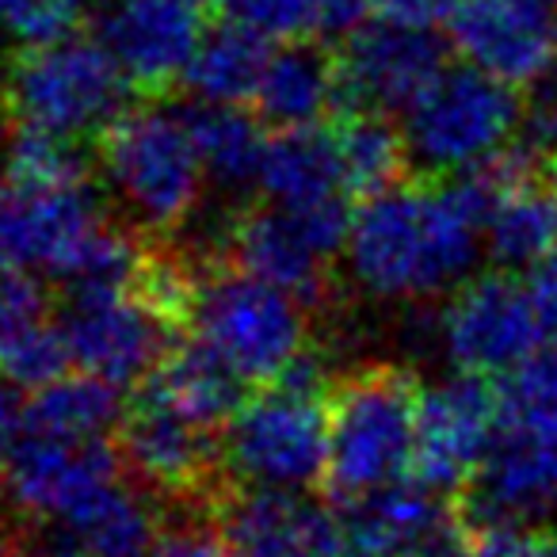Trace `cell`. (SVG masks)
I'll return each instance as SVG.
<instances>
[{
    "mask_svg": "<svg viewBox=\"0 0 557 557\" xmlns=\"http://www.w3.org/2000/svg\"><path fill=\"white\" fill-rule=\"evenodd\" d=\"M202 0H111L100 42L141 92H161L184 81L202 35Z\"/></svg>",
    "mask_w": 557,
    "mask_h": 557,
    "instance_id": "obj_15",
    "label": "cell"
},
{
    "mask_svg": "<svg viewBox=\"0 0 557 557\" xmlns=\"http://www.w3.org/2000/svg\"><path fill=\"white\" fill-rule=\"evenodd\" d=\"M119 455L134 470L141 485L172 496L180 504H218L222 493L225 455L214 435L172 409L164 397L141 386V394L126 405L119 424Z\"/></svg>",
    "mask_w": 557,
    "mask_h": 557,
    "instance_id": "obj_8",
    "label": "cell"
},
{
    "mask_svg": "<svg viewBox=\"0 0 557 557\" xmlns=\"http://www.w3.org/2000/svg\"><path fill=\"white\" fill-rule=\"evenodd\" d=\"M527 290H531L534 313H539L546 348L557 351V260H546L527 275Z\"/></svg>",
    "mask_w": 557,
    "mask_h": 557,
    "instance_id": "obj_37",
    "label": "cell"
},
{
    "mask_svg": "<svg viewBox=\"0 0 557 557\" xmlns=\"http://www.w3.org/2000/svg\"><path fill=\"white\" fill-rule=\"evenodd\" d=\"M485 245V195L470 176L397 184L356 210L348 268L379 298H432L462 287Z\"/></svg>",
    "mask_w": 557,
    "mask_h": 557,
    "instance_id": "obj_1",
    "label": "cell"
},
{
    "mask_svg": "<svg viewBox=\"0 0 557 557\" xmlns=\"http://www.w3.org/2000/svg\"><path fill=\"white\" fill-rule=\"evenodd\" d=\"M233 16L268 39L302 42L310 32H321L325 0H233Z\"/></svg>",
    "mask_w": 557,
    "mask_h": 557,
    "instance_id": "obj_33",
    "label": "cell"
},
{
    "mask_svg": "<svg viewBox=\"0 0 557 557\" xmlns=\"http://www.w3.org/2000/svg\"><path fill=\"white\" fill-rule=\"evenodd\" d=\"M222 531L237 557H336L344 527L302 493L252 488L218 504Z\"/></svg>",
    "mask_w": 557,
    "mask_h": 557,
    "instance_id": "obj_17",
    "label": "cell"
},
{
    "mask_svg": "<svg viewBox=\"0 0 557 557\" xmlns=\"http://www.w3.org/2000/svg\"><path fill=\"white\" fill-rule=\"evenodd\" d=\"M466 0H382V20H394L405 27L435 32L440 24H450Z\"/></svg>",
    "mask_w": 557,
    "mask_h": 557,
    "instance_id": "obj_36",
    "label": "cell"
},
{
    "mask_svg": "<svg viewBox=\"0 0 557 557\" xmlns=\"http://www.w3.org/2000/svg\"><path fill=\"white\" fill-rule=\"evenodd\" d=\"M450 39L466 62L511 88L534 85L557 58V0H466Z\"/></svg>",
    "mask_w": 557,
    "mask_h": 557,
    "instance_id": "obj_13",
    "label": "cell"
},
{
    "mask_svg": "<svg viewBox=\"0 0 557 557\" xmlns=\"http://www.w3.org/2000/svg\"><path fill=\"white\" fill-rule=\"evenodd\" d=\"M141 386L153 389L157 397H164L172 409L184 412L207 432L225 428L233 412L245 405V394H240L245 379L218 351H210L199 336L191 344H172Z\"/></svg>",
    "mask_w": 557,
    "mask_h": 557,
    "instance_id": "obj_24",
    "label": "cell"
},
{
    "mask_svg": "<svg viewBox=\"0 0 557 557\" xmlns=\"http://www.w3.org/2000/svg\"><path fill=\"white\" fill-rule=\"evenodd\" d=\"M336 557H371V554H363V549H348V554H336Z\"/></svg>",
    "mask_w": 557,
    "mask_h": 557,
    "instance_id": "obj_41",
    "label": "cell"
},
{
    "mask_svg": "<svg viewBox=\"0 0 557 557\" xmlns=\"http://www.w3.org/2000/svg\"><path fill=\"white\" fill-rule=\"evenodd\" d=\"M73 363L62 321L32 271H0V382L39 389Z\"/></svg>",
    "mask_w": 557,
    "mask_h": 557,
    "instance_id": "obj_20",
    "label": "cell"
},
{
    "mask_svg": "<svg viewBox=\"0 0 557 557\" xmlns=\"http://www.w3.org/2000/svg\"><path fill=\"white\" fill-rule=\"evenodd\" d=\"M184 119L202 157V169L214 184L240 187L248 180H260L268 138H263L260 123L240 111V103L199 100L195 108H184Z\"/></svg>",
    "mask_w": 557,
    "mask_h": 557,
    "instance_id": "obj_28",
    "label": "cell"
},
{
    "mask_svg": "<svg viewBox=\"0 0 557 557\" xmlns=\"http://www.w3.org/2000/svg\"><path fill=\"white\" fill-rule=\"evenodd\" d=\"M100 164L115 199L153 233L184 225L207 180L184 111L164 108H126L100 134Z\"/></svg>",
    "mask_w": 557,
    "mask_h": 557,
    "instance_id": "obj_5",
    "label": "cell"
},
{
    "mask_svg": "<svg viewBox=\"0 0 557 557\" xmlns=\"http://www.w3.org/2000/svg\"><path fill=\"white\" fill-rule=\"evenodd\" d=\"M225 263L318 306L329 298V256L283 207L240 210L225 240Z\"/></svg>",
    "mask_w": 557,
    "mask_h": 557,
    "instance_id": "obj_19",
    "label": "cell"
},
{
    "mask_svg": "<svg viewBox=\"0 0 557 557\" xmlns=\"http://www.w3.org/2000/svg\"><path fill=\"white\" fill-rule=\"evenodd\" d=\"M195 336L245 382L271 386L306 356V302L248 271L214 268L202 275L191 313Z\"/></svg>",
    "mask_w": 557,
    "mask_h": 557,
    "instance_id": "obj_6",
    "label": "cell"
},
{
    "mask_svg": "<svg viewBox=\"0 0 557 557\" xmlns=\"http://www.w3.org/2000/svg\"><path fill=\"white\" fill-rule=\"evenodd\" d=\"M333 138L336 149H341L351 195L371 199V195H382L401 184V172L409 164V146H405V134H397L382 111L371 108L341 111V119L333 126Z\"/></svg>",
    "mask_w": 557,
    "mask_h": 557,
    "instance_id": "obj_29",
    "label": "cell"
},
{
    "mask_svg": "<svg viewBox=\"0 0 557 557\" xmlns=\"http://www.w3.org/2000/svg\"><path fill=\"white\" fill-rule=\"evenodd\" d=\"M268 62V35L233 16L202 35L199 50L184 73V85L202 103H248L256 100Z\"/></svg>",
    "mask_w": 557,
    "mask_h": 557,
    "instance_id": "obj_26",
    "label": "cell"
},
{
    "mask_svg": "<svg viewBox=\"0 0 557 557\" xmlns=\"http://www.w3.org/2000/svg\"><path fill=\"white\" fill-rule=\"evenodd\" d=\"M500 435V397L481 374H462L420 394L412 470L440 493L473 485Z\"/></svg>",
    "mask_w": 557,
    "mask_h": 557,
    "instance_id": "obj_11",
    "label": "cell"
},
{
    "mask_svg": "<svg viewBox=\"0 0 557 557\" xmlns=\"http://www.w3.org/2000/svg\"><path fill=\"white\" fill-rule=\"evenodd\" d=\"M455 523V511L447 508L440 488L424 485L420 478L394 481L379 493L348 500L341 519L351 549L371 557H412Z\"/></svg>",
    "mask_w": 557,
    "mask_h": 557,
    "instance_id": "obj_22",
    "label": "cell"
},
{
    "mask_svg": "<svg viewBox=\"0 0 557 557\" xmlns=\"http://www.w3.org/2000/svg\"><path fill=\"white\" fill-rule=\"evenodd\" d=\"M473 519L527 523L557 508V435L500 432L473 478Z\"/></svg>",
    "mask_w": 557,
    "mask_h": 557,
    "instance_id": "obj_21",
    "label": "cell"
},
{
    "mask_svg": "<svg viewBox=\"0 0 557 557\" xmlns=\"http://www.w3.org/2000/svg\"><path fill=\"white\" fill-rule=\"evenodd\" d=\"M70 356L81 371L115 386L146 382L169 351L172 325L149 310L134 290L123 295L70 298L62 318Z\"/></svg>",
    "mask_w": 557,
    "mask_h": 557,
    "instance_id": "obj_12",
    "label": "cell"
},
{
    "mask_svg": "<svg viewBox=\"0 0 557 557\" xmlns=\"http://www.w3.org/2000/svg\"><path fill=\"white\" fill-rule=\"evenodd\" d=\"M157 534L149 504L115 481L81 508L39 519L20 557H149Z\"/></svg>",
    "mask_w": 557,
    "mask_h": 557,
    "instance_id": "obj_18",
    "label": "cell"
},
{
    "mask_svg": "<svg viewBox=\"0 0 557 557\" xmlns=\"http://www.w3.org/2000/svg\"><path fill=\"white\" fill-rule=\"evenodd\" d=\"M420 386L405 367L371 363L329 389V493L341 504L401 481L417 450Z\"/></svg>",
    "mask_w": 557,
    "mask_h": 557,
    "instance_id": "obj_3",
    "label": "cell"
},
{
    "mask_svg": "<svg viewBox=\"0 0 557 557\" xmlns=\"http://www.w3.org/2000/svg\"><path fill=\"white\" fill-rule=\"evenodd\" d=\"M256 115L278 131L318 126L333 108H341V70L336 58H325L310 42H287L271 54L263 81L256 88Z\"/></svg>",
    "mask_w": 557,
    "mask_h": 557,
    "instance_id": "obj_25",
    "label": "cell"
},
{
    "mask_svg": "<svg viewBox=\"0 0 557 557\" xmlns=\"http://www.w3.org/2000/svg\"><path fill=\"white\" fill-rule=\"evenodd\" d=\"M88 0H0V32L24 47H54L77 39Z\"/></svg>",
    "mask_w": 557,
    "mask_h": 557,
    "instance_id": "obj_32",
    "label": "cell"
},
{
    "mask_svg": "<svg viewBox=\"0 0 557 557\" xmlns=\"http://www.w3.org/2000/svg\"><path fill=\"white\" fill-rule=\"evenodd\" d=\"M131 88L103 42L65 39L54 47H24L0 73V111L16 131L73 141L108 131L126 111Z\"/></svg>",
    "mask_w": 557,
    "mask_h": 557,
    "instance_id": "obj_4",
    "label": "cell"
},
{
    "mask_svg": "<svg viewBox=\"0 0 557 557\" xmlns=\"http://www.w3.org/2000/svg\"><path fill=\"white\" fill-rule=\"evenodd\" d=\"M4 180L16 187L39 184H70V180H88V169L81 153L70 146V138L39 131H16L4 153Z\"/></svg>",
    "mask_w": 557,
    "mask_h": 557,
    "instance_id": "obj_31",
    "label": "cell"
},
{
    "mask_svg": "<svg viewBox=\"0 0 557 557\" xmlns=\"http://www.w3.org/2000/svg\"><path fill=\"white\" fill-rule=\"evenodd\" d=\"M336 70H341V103L394 111L409 108L447 70V50L432 32L382 20L348 35Z\"/></svg>",
    "mask_w": 557,
    "mask_h": 557,
    "instance_id": "obj_14",
    "label": "cell"
},
{
    "mask_svg": "<svg viewBox=\"0 0 557 557\" xmlns=\"http://www.w3.org/2000/svg\"><path fill=\"white\" fill-rule=\"evenodd\" d=\"M123 386L96 374H62L47 382L27 401V432L58 435V440H103L111 428L123 424Z\"/></svg>",
    "mask_w": 557,
    "mask_h": 557,
    "instance_id": "obj_27",
    "label": "cell"
},
{
    "mask_svg": "<svg viewBox=\"0 0 557 557\" xmlns=\"http://www.w3.org/2000/svg\"><path fill=\"white\" fill-rule=\"evenodd\" d=\"M260 187L283 210H310L333 199H356L344 176L333 131H318V126H295V131H278L275 138H268Z\"/></svg>",
    "mask_w": 557,
    "mask_h": 557,
    "instance_id": "obj_23",
    "label": "cell"
},
{
    "mask_svg": "<svg viewBox=\"0 0 557 557\" xmlns=\"http://www.w3.org/2000/svg\"><path fill=\"white\" fill-rule=\"evenodd\" d=\"M225 470L252 488L306 493L329 478V389L306 351L278 382L245 397L222 440Z\"/></svg>",
    "mask_w": 557,
    "mask_h": 557,
    "instance_id": "obj_2",
    "label": "cell"
},
{
    "mask_svg": "<svg viewBox=\"0 0 557 557\" xmlns=\"http://www.w3.org/2000/svg\"><path fill=\"white\" fill-rule=\"evenodd\" d=\"M119 481V455L103 440L27 432L9 455V493L32 519H58Z\"/></svg>",
    "mask_w": 557,
    "mask_h": 557,
    "instance_id": "obj_16",
    "label": "cell"
},
{
    "mask_svg": "<svg viewBox=\"0 0 557 557\" xmlns=\"http://www.w3.org/2000/svg\"><path fill=\"white\" fill-rule=\"evenodd\" d=\"M202 4H222V0H202Z\"/></svg>",
    "mask_w": 557,
    "mask_h": 557,
    "instance_id": "obj_42",
    "label": "cell"
},
{
    "mask_svg": "<svg viewBox=\"0 0 557 557\" xmlns=\"http://www.w3.org/2000/svg\"><path fill=\"white\" fill-rule=\"evenodd\" d=\"M88 180L0 191V271H50L62 278L103 230Z\"/></svg>",
    "mask_w": 557,
    "mask_h": 557,
    "instance_id": "obj_10",
    "label": "cell"
},
{
    "mask_svg": "<svg viewBox=\"0 0 557 557\" xmlns=\"http://www.w3.org/2000/svg\"><path fill=\"white\" fill-rule=\"evenodd\" d=\"M382 12V0H325L321 32L329 35H356Z\"/></svg>",
    "mask_w": 557,
    "mask_h": 557,
    "instance_id": "obj_38",
    "label": "cell"
},
{
    "mask_svg": "<svg viewBox=\"0 0 557 557\" xmlns=\"http://www.w3.org/2000/svg\"><path fill=\"white\" fill-rule=\"evenodd\" d=\"M527 146L546 161H557V65L531 85V100L523 108Z\"/></svg>",
    "mask_w": 557,
    "mask_h": 557,
    "instance_id": "obj_34",
    "label": "cell"
},
{
    "mask_svg": "<svg viewBox=\"0 0 557 557\" xmlns=\"http://www.w3.org/2000/svg\"><path fill=\"white\" fill-rule=\"evenodd\" d=\"M27 435V401H20L9 389V382H0V455H12L20 440Z\"/></svg>",
    "mask_w": 557,
    "mask_h": 557,
    "instance_id": "obj_39",
    "label": "cell"
},
{
    "mask_svg": "<svg viewBox=\"0 0 557 557\" xmlns=\"http://www.w3.org/2000/svg\"><path fill=\"white\" fill-rule=\"evenodd\" d=\"M440 344L462 374L504 379L546 348V336L527 283L511 275H478L462 283L443 310Z\"/></svg>",
    "mask_w": 557,
    "mask_h": 557,
    "instance_id": "obj_9",
    "label": "cell"
},
{
    "mask_svg": "<svg viewBox=\"0 0 557 557\" xmlns=\"http://www.w3.org/2000/svg\"><path fill=\"white\" fill-rule=\"evenodd\" d=\"M496 397H500V432L557 435V351H534L527 363L504 374Z\"/></svg>",
    "mask_w": 557,
    "mask_h": 557,
    "instance_id": "obj_30",
    "label": "cell"
},
{
    "mask_svg": "<svg viewBox=\"0 0 557 557\" xmlns=\"http://www.w3.org/2000/svg\"><path fill=\"white\" fill-rule=\"evenodd\" d=\"M149 557H237L222 527L210 523H176L157 534Z\"/></svg>",
    "mask_w": 557,
    "mask_h": 557,
    "instance_id": "obj_35",
    "label": "cell"
},
{
    "mask_svg": "<svg viewBox=\"0 0 557 557\" xmlns=\"http://www.w3.org/2000/svg\"><path fill=\"white\" fill-rule=\"evenodd\" d=\"M523 108L508 81L478 65H447L405 108L409 161L428 176H462L508 149Z\"/></svg>",
    "mask_w": 557,
    "mask_h": 557,
    "instance_id": "obj_7",
    "label": "cell"
},
{
    "mask_svg": "<svg viewBox=\"0 0 557 557\" xmlns=\"http://www.w3.org/2000/svg\"><path fill=\"white\" fill-rule=\"evenodd\" d=\"M511 557H557V527H542V531H523L511 549Z\"/></svg>",
    "mask_w": 557,
    "mask_h": 557,
    "instance_id": "obj_40",
    "label": "cell"
}]
</instances>
